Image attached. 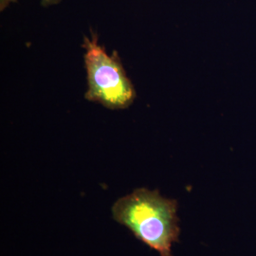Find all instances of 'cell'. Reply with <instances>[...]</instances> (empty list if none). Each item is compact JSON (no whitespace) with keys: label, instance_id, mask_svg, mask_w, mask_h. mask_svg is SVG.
Here are the masks:
<instances>
[{"label":"cell","instance_id":"2","mask_svg":"<svg viewBox=\"0 0 256 256\" xmlns=\"http://www.w3.org/2000/svg\"><path fill=\"white\" fill-rule=\"evenodd\" d=\"M82 48L86 72V100L100 104L110 110H126L137 97L134 84L128 78L118 52L108 54L99 43L97 34L84 36Z\"/></svg>","mask_w":256,"mask_h":256},{"label":"cell","instance_id":"4","mask_svg":"<svg viewBox=\"0 0 256 256\" xmlns=\"http://www.w3.org/2000/svg\"><path fill=\"white\" fill-rule=\"evenodd\" d=\"M18 0H0V10L3 12L12 3H16Z\"/></svg>","mask_w":256,"mask_h":256},{"label":"cell","instance_id":"3","mask_svg":"<svg viewBox=\"0 0 256 256\" xmlns=\"http://www.w3.org/2000/svg\"><path fill=\"white\" fill-rule=\"evenodd\" d=\"M62 0H41V5L43 7H50L54 5H58Z\"/></svg>","mask_w":256,"mask_h":256},{"label":"cell","instance_id":"1","mask_svg":"<svg viewBox=\"0 0 256 256\" xmlns=\"http://www.w3.org/2000/svg\"><path fill=\"white\" fill-rule=\"evenodd\" d=\"M112 216L160 256H173V244L180 234L178 202L158 190L138 188L112 206Z\"/></svg>","mask_w":256,"mask_h":256}]
</instances>
